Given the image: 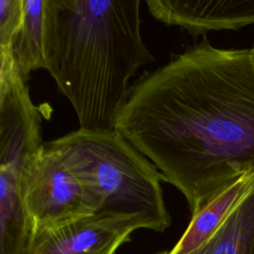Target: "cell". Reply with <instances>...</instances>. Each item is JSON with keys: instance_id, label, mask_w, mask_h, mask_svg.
<instances>
[{"instance_id": "cell-1", "label": "cell", "mask_w": 254, "mask_h": 254, "mask_svg": "<svg viewBox=\"0 0 254 254\" xmlns=\"http://www.w3.org/2000/svg\"><path fill=\"white\" fill-rule=\"evenodd\" d=\"M114 129L194 213L254 166L251 49L215 48L204 36L130 86Z\"/></svg>"}, {"instance_id": "cell-2", "label": "cell", "mask_w": 254, "mask_h": 254, "mask_svg": "<svg viewBox=\"0 0 254 254\" xmlns=\"http://www.w3.org/2000/svg\"><path fill=\"white\" fill-rule=\"evenodd\" d=\"M140 0H46L47 67L79 128L114 129L139 67L155 61Z\"/></svg>"}, {"instance_id": "cell-3", "label": "cell", "mask_w": 254, "mask_h": 254, "mask_svg": "<svg viewBox=\"0 0 254 254\" xmlns=\"http://www.w3.org/2000/svg\"><path fill=\"white\" fill-rule=\"evenodd\" d=\"M46 145L79 181L93 213L137 215L157 232L171 225L164 177L115 129L79 128Z\"/></svg>"}, {"instance_id": "cell-4", "label": "cell", "mask_w": 254, "mask_h": 254, "mask_svg": "<svg viewBox=\"0 0 254 254\" xmlns=\"http://www.w3.org/2000/svg\"><path fill=\"white\" fill-rule=\"evenodd\" d=\"M42 110L20 80L0 113V254H26L31 226L22 203L25 163L44 142Z\"/></svg>"}, {"instance_id": "cell-5", "label": "cell", "mask_w": 254, "mask_h": 254, "mask_svg": "<svg viewBox=\"0 0 254 254\" xmlns=\"http://www.w3.org/2000/svg\"><path fill=\"white\" fill-rule=\"evenodd\" d=\"M22 203L31 232L93 214L79 181L46 143L25 163Z\"/></svg>"}, {"instance_id": "cell-6", "label": "cell", "mask_w": 254, "mask_h": 254, "mask_svg": "<svg viewBox=\"0 0 254 254\" xmlns=\"http://www.w3.org/2000/svg\"><path fill=\"white\" fill-rule=\"evenodd\" d=\"M141 228L150 226L140 216L97 212L32 231L26 254H115Z\"/></svg>"}, {"instance_id": "cell-7", "label": "cell", "mask_w": 254, "mask_h": 254, "mask_svg": "<svg viewBox=\"0 0 254 254\" xmlns=\"http://www.w3.org/2000/svg\"><path fill=\"white\" fill-rule=\"evenodd\" d=\"M146 4L156 20L181 27L194 39L254 24V0H147Z\"/></svg>"}, {"instance_id": "cell-8", "label": "cell", "mask_w": 254, "mask_h": 254, "mask_svg": "<svg viewBox=\"0 0 254 254\" xmlns=\"http://www.w3.org/2000/svg\"><path fill=\"white\" fill-rule=\"evenodd\" d=\"M254 182V166L191 214L190 222L169 254H188L203 244L219 227Z\"/></svg>"}, {"instance_id": "cell-9", "label": "cell", "mask_w": 254, "mask_h": 254, "mask_svg": "<svg viewBox=\"0 0 254 254\" xmlns=\"http://www.w3.org/2000/svg\"><path fill=\"white\" fill-rule=\"evenodd\" d=\"M188 254H254V182L215 232Z\"/></svg>"}, {"instance_id": "cell-10", "label": "cell", "mask_w": 254, "mask_h": 254, "mask_svg": "<svg viewBox=\"0 0 254 254\" xmlns=\"http://www.w3.org/2000/svg\"><path fill=\"white\" fill-rule=\"evenodd\" d=\"M10 50L17 72L24 81L32 71L46 69V0H23L22 23Z\"/></svg>"}, {"instance_id": "cell-11", "label": "cell", "mask_w": 254, "mask_h": 254, "mask_svg": "<svg viewBox=\"0 0 254 254\" xmlns=\"http://www.w3.org/2000/svg\"><path fill=\"white\" fill-rule=\"evenodd\" d=\"M23 19V0H0V47L10 48Z\"/></svg>"}, {"instance_id": "cell-12", "label": "cell", "mask_w": 254, "mask_h": 254, "mask_svg": "<svg viewBox=\"0 0 254 254\" xmlns=\"http://www.w3.org/2000/svg\"><path fill=\"white\" fill-rule=\"evenodd\" d=\"M23 80L16 69L10 48L0 47V113L17 83Z\"/></svg>"}, {"instance_id": "cell-13", "label": "cell", "mask_w": 254, "mask_h": 254, "mask_svg": "<svg viewBox=\"0 0 254 254\" xmlns=\"http://www.w3.org/2000/svg\"><path fill=\"white\" fill-rule=\"evenodd\" d=\"M251 52H252V57H253V61H254V44H253V46L251 48Z\"/></svg>"}]
</instances>
